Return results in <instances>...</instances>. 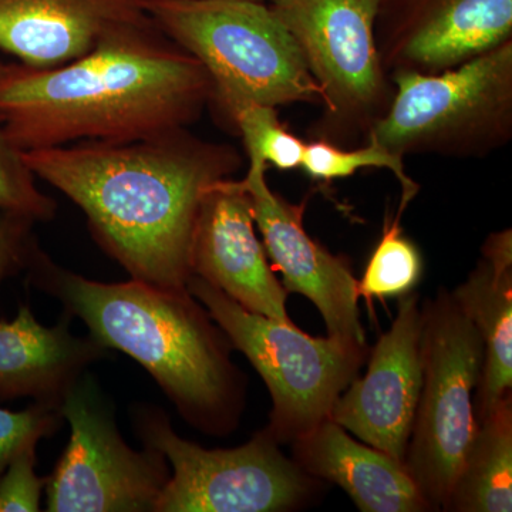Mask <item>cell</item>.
I'll list each match as a JSON object with an SVG mask.
<instances>
[{
	"mask_svg": "<svg viewBox=\"0 0 512 512\" xmlns=\"http://www.w3.org/2000/svg\"><path fill=\"white\" fill-rule=\"evenodd\" d=\"M28 284L86 323L106 349L133 357L194 429L224 436L237 429L247 380L231 360V343L190 292H171L130 279L90 281L37 248Z\"/></svg>",
	"mask_w": 512,
	"mask_h": 512,
	"instance_id": "obj_3",
	"label": "cell"
},
{
	"mask_svg": "<svg viewBox=\"0 0 512 512\" xmlns=\"http://www.w3.org/2000/svg\"><path fill=\"white\" fill-rule=\"evenodd\" d=\"M292 444L296 464L308 476L339 485L362 512L434 511L403 463L352 439L333 420Z\"/></svg>",
	"mask_w": 512,
	"mask_h": 512,
	"instance_id": "obj_17",
	"label": "cell"
},
{
	"mask_svg": "<svg viewBox=\"0 0 512 512\" xmlns=\"http://www.w3.org/2000/svg\"><path fill=\"white\" fill-rule=\"evenodd\" d=\"M301 168L313 180L322 181L352 177L362 168H386L392 171L402 187V201L397 212L400 217L419 192V185L407 175L404 157L372 140H367L365 146L356 148L336 146L325 140L312 141L306 144Z\"/></svg>",
	"mask_w": 512,
	"mask_h": 512,
	"instance_id": "obj_21",
	"label": "cell"
},
{
	"mask_svg": "<svg viewBox=\"0 0 512 512\" xmlns=\"http://www.w3.org/2000/svg\"><path fill=\"white\" fill-rule=\"evenodd\" d=\"M476 326L484 357L474 396L477 420L493 412L512 387V232H494L483 258L463 285L451 292Z\"/></svg>",
	"mask_w": 512,
	"mask_h": 512,
	"instance_id": "obj_18",
	"label": "cell"
},
{
	"mask_svg": "<svg viewBox=\"0 0 512 512\" xmlns=\"http://www.w3.org/2000/svg\"><path fill=\"white\" fill-rule=\"evenodd\" d=\"M63 423L60 407L52 404L35 402L22 412L0 407V474L26 441L52 437Z\"/></svg>",
	"mask_w": 512,
	"mask_h": 512,
	"instance_id": "obj_25",
	"label": "cell"
},
{
	"mask_svg": "<svg viewBox=\"0 0 512 512\" xmlns=\"http://www.w3.org/2000/svg\"><path fill=\"white\" fill-rule=\"evenodd\" d=\"M231 128L242 138L249 164L285 171L301 167L306 143L279 121L276 107L245 104L235 111Z\"/></svg>",
	"mask_w": 512,
	"mask_h": 512,
	"instance_id": "obj_22",
	"label": "cell"
},
{
	"mask_svg": "<svg viewBox=\"0 0 512 512\" xmlns=\"http://www.w3.org/2000/svg\"><path fill=\"white\" fill-rule=\"evenodd\" d=\"M392 103L369 131L399 156L483 158L512 138V40L440 73L394 72Z\"/></svg>",
	"mask_w": 512,
	"mask_h": 512,
	"instance_id": "obj_5",
	"label": "cell"
},
{
	"mask_svg": "<svg viewBox=\"0 0 512 512\" xmlns=\"http://www.w3.org/2000/svg\"><path fill=\"white\" fill-rule=\"evenodd\" d=\"M22 153L37 178L80 207L94 241L131 279L171 292H188L202 194L242 167L237 148L188 127Z\"/></svg>",
	"mask_w": 512,
	"mask_h": 512,
	"instance_id": "obj_1",
	"label": "cell"
},
{
	"mask_svg": "<svg viewBox=\"0 0 512 512\" xmlns=\"http://www.w3.org/2000/svg\"><path fill=\"white\" fill-rule=\"evenodd\" d=\"M40 440L26 441L0 474V512H36L40 508L46 477H37L36 447Z\"/></svg>",
	"mask_w": 512,
	"mask_h": 512,
	"instance_id": "obj_24",
	"label": "cell"
},
{
	"mask_svg": "<svg viewBox=\"0 0 512 512\" xmlns=\"http://www.w3.org/2000/svg\"><path fill=\"white\" fill-rule=\"evenodd\" d=\"M165 36L210 74V106L231 127L245 104L322 106V92L268 3L141 0Z\"/></svg>",
	"mask_w": 512,
	"mask_h": 512,
	"instance_id": "obj_4",
	"label": "cell"
},
{
	"mask_svg": "<svg viewBox=\"0 0 512 512\" xmlns=\"http://www.w3.org/2000/svg\"><path fill=\"white\" fill-rule=\"evenodd\" d=\"M224 2H254V3H268L272 0H224Z\"/></svg>",
	"mask_w": 512,
	"mask_h": 512,
	"instance_id": "obj_28",
	"label": "cell"
},
{
	"mask_svg": "<svg viewBox=\"0 0 512 512\" xmlns=\"http://www.w3.org/2000/svg\"><path fill=\"white\" fill-rule=\"evenodd\" d=\"M400 221V215L386 221L382 238L370 255L362 279L357 281V295L365 299L370 312H373V299L413 292L423 274L419 248L403 234Z\"/></svg>",
	"mask_w": 512,
	"mask_h": 512,
	"instance_id": "obj_20",
	"label": "cell"
},
{
	"mask_svg": "<svg viewBox=\"0 0 512 512\" xmlns=\"http://www.w3.org/2000/svg\"><path fill=\"white\" fill-rule=\"evenodd\" d=\"M70 440L46 477L49 512H154L170 480L168 461L156 448L128 446L113 406L84 373L60 404Z\"/></svg>",
	"mask_w": 512,
	"mask_h": 512,
	"instance_id": "obj_10",
	"label": "cell"
},
{
	"mask_svg": "<svg viewBox=\"0 0 512 512\" xmlns=\"http://www.w3.org/2000/svg\"><path fill=\"white\" fill-rule=\"evenodd\" d=\"M266 165L249 164L242 178L254 205L255 225L286 292L305 296L325 320L328 336L366 345L357 279L348 259L330 254L303 225L305 204H291L269 188Z\"/></svg>",
	"mask_w": 512,
	"mask_h": 512,
	"instance_id": "obj_13",
	"label": "cell"
},
{
	"mask_svg": "<svg viewBox=\"0 0 512 512\" xmlns=\"http://www.w3.org/2000/svg\"><path fill=\"white\" fill-rule=\"evenodd\" d=\"M384 72L440 73L512 40V0H383Z\"/></svg>",
	"mask_w": 512,
	"mask_h": 512,
	"instance_id": "obj_11",
	"label": "cell"
},
{
	"mask_svg": "<svg viewBox=\"0 0 512 512\" xmlns=\"http://www.w3.org/2000/svg\"><path fill=\"white\" fill-rule=\"evenodd\" d=\"M191 269L247 311L292 322L286 311L288 292L256 237L254 205L242 180L215 181L202 194Z\"/></svg>",
	"mask_w": 512,
	"mask_h": 512,
	"instance_id": "obj_14",
	"label": "cell"
},
{
	"mask_svg": "<svg viewBox=\"0 0 512 512\" xmlns=\"http://www.w3.org/2000/svg\"><path fill=\"white\" fill-rule=\"evenodd\" d=\"M423 384L403 464L433 510H444L477 431L484 348L451 292L421 303Z\"/></svg>",
	"mask_w": 512,
	"mask_h": 512,
	"instance_id": "obj_7",
	"label": "cell"
},
{
	"mask_svg": "<svg viewBox=\"0 0 512 512\" xmlns=\"http://www.w3.org/2000/svg\"><path fill=\"white\" fill-rule=\"evenodd\" d=\"M72 316L63 312L52 328L43 326L22 303L13 320L0 319V403L29 399L60 407L64 397L109 349L92 336L70 332Z\"/></svg>",
	"mask_w": 512,
	"mask_h": 512,
	"instance_id": "obj_16",
	"label": "cell"
},
{
	"mask_svg": "<svg viewBox=\"0 0 512 512\" xmlns=\"http://www.w3.org/2000/svg\"><path fill=\"white\" fill-rule=\"evenodd\" d=\"M0 210L26 215L36 222L53 220L57 204L37 188L36 175L23 158L22 151L6 133L0 114Z\"/></svg>",
	"mask_w": 512,
	"mask_h": 512,
	"instance_id": "obj_23",
	"label": "cell"
},
{
	"mask_svg": "<svg viewBox=\"0 0 512 512\" xmlns=\"http://www.w3.org/2000/svg\"><path fill=\"white\" fill-rule=\"evenodd\" d=\"M36 221L26 215L0 210V286L28 269L40 247L33 227Z\"/></svg>",
	"mask_w": 512,
	"mask_h": 512,
	"instance_id": "obj_26",
	"label": "cell"
},
{
	"mask_svg": "<svg viewBox=\"0 0 512 512\" xmlns=\"http://www.w3.org/2000/svg\"><path fill=\"white\" fill-rule=\"evenodd\" d=\"M134 431L156 448L173 473L154 512H284L311 500L316 478L261 430L244 446L204 448L178 436L164 410L151 404L131 409Z\"/></svg>",
	"mask_w": 512,
	"mask_h": 512,
	"instance_id": "obj_9",
	"label": "cell"
},
{
	"mask_svg": "<svg viewBox=\"0 0 512 512\" xmlns=\"http://www.w3.org/2000/svg\"><path fill=\"white\" fill-rule=\"evenodd\" d=\"M383 0H272L322 92L323 114L312 134L340 147L367 138L392 103L375 25Z\"/></svg>",
	"mask_w": 512,
	"mask_h": 512,
	"instance_id": "obj_8",
	"label": "cell"
},
{
	"mask_svg": "<svg viewBox=\"0 0 512 512\" xmlns=\"http://www.w3.org/2000/svg\"><path fill=\"white\" fill-rule=\"evenodd\" d=\"M187 289L264 380L274 404L265 430L279 444L293 443L330 419L369 356L366 345L312 338L293 322L249 312L198 276H191Z\"/></svg>",
	"mask_w": 512,
	"mask_h": 512,
	"instance_id": "obj_6",
	"label": "cell"
},
{
	"mask_svg": "<svg viewBox=\"0 0 512 512\" xmlns=\"http://www.w3.org/2000/svg\"><path fill=\"white\" fill-rule=\"evenodd\" d=\"M147 18L141 0H0V50L23 66L49 69Z\"/></svg>",
	"mask_w": 512,
	"mask_h": 512,
	"instance_id": "obj_15",
	"label": "cell"
},
{
	"mask_svg": "<svg viewBox=\"0 0 512 512\" xmlns=\"http://www.w3.org/2000/svg\"><path fill=\"white\" fill-rule=\"evenodd\" d=\"M423 312L419 293L400 296L392 326L369 352L365 376L356 377L330 413L353 436L403 463L423 384Z\"/></svg>",
	"mask_w": 512,
	"mask_h": 512,
	"instance_id": "obj_12",
	"label": "cell"
},
{
	"mask_svg": "<svg viewBox=\"0 0 512 512\" xmlns=\"http://www.w3.org/2000/svg\"><path fill=\"white\" fill-rule=\"evenodd\" d=\"M211 94L204 66L148 16L62 66L12 64L0 79V114L20 151L126 143L191 126Z\"/></svg>",
	"mask_w": 512,
	"mask_h": 512,
	"instance_id": "obj_2",
	"label": "cell"
},
{
	"mask_svg": "<svg viewBox=\"0 0 512 512\" xmlns=\"http://www.w3.org/2000/svg\"><path fill=\"white\" fill-rule=\"evenodd\" d=\"M10 67H12V64L3 63L2 60H0V79L9 72Z\"/></svg>",
	"mask_w": 512,
	"mask_h": 512,
	"instance_id": "obj_27",
	"label": "cell"
},
{
	"mask_svg": "<svg viewBox=\"0 0 512 512\" xmlns=\"http://www.w3.org/2000/svg\"><path fill=\"white\" fill-rule=\"evenodd\" d=\"M512 394L477 420V431L444 511L511 512Z\"/></svg>",
	"mask_w": 512,
	"mask_h": 512,
	"instance_id": "obj_19",
	"label": "cell"
}]
</instances>
